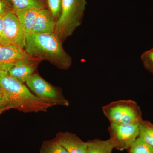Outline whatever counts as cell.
I'll return each instance as SVG.
<instances>
[{
	"mask_svg": "<svg viewBox=\"0 0 153 153\" xmlns=\"http://www.w3.org/2000/svg\"><path fill=\"white\" fill-rule=\"evenodd\" d=\"M0 90L8 109L24 113L46 112L52 105L38 98L24 83L0 69Z\"/></svg>",
	"mask_w": 153,
	"mask_h": 153,
	"instance_id": "6da1fadb",
	"label": "cell"
},
{
	"mask_svg": "<svg viewBox=\"0 0 153 153\" xmlns=\"http://www.w3.org/2000/svg\"><path fill=\"white\" fill-rule=\"evenodd\" d=\"M62 43L55 33H30L26 36L25 50L33 57L47 60L60 69L67 70L72 60Z\"/></svg>",
	"mask_w": 153,
	"mask_h": 153,
	"instance_id": "7a4b0ae2",
	"label": "cell"
},
{
	"mask_svg": "<svg viewBox=\"0 0 153 153\" xmlns=\"http://www.w3.org/2000/svg\"><path fill=\"white\" fill-rule=\"evenodd\" d=\"M86 4V0H62L61 15L55 31L62 43L82 24Z\"/></svg>",
	"mask_w": 153,
	"mask_h": 153,
	"instance_id": "3957f363",
	"label": "cell"
},
{
	"mask_svg": "<svg viewBox=\"0 0 153 153\" xmlns=\"http://www.w3.org/2000/svg\"><path fill=\"white\" fill-rule=\"evenodd\" d=\"M102 110L110 123L134 124L143 120L139 106L131 100L112 102L102 107Z\"/></svg>",
	"mask_w": 153,
	"mask_h": 153,
	"instance_id": "277c9868",
	"label": "cell"
},
{
	"mask_svg": "<svg viewBox=\"0 0 153 153\" xmlns=\"http://www.w3.org/2000/svg\"><path fill=\"white\" fill-rule=\"evenodd\" d=\"M26 83L37 97L52 106L69 105V102L64 97L61 89L47 82L39 74L34 73L27 80Z\"/></svg>",
	"mask_w": 153,
	"mask_h": 153,
	"instance_id": "5b68a950",
	"label": "cell"
},
{
	"mask_svg": "<svg viewBox=\"0 0 153 153\" xmlns=\"http://www.w3.org/2000/svg\"><path fill=\"white\" fill-rule=\"evenodd\" d=\"M4 29L0 38V44H10L25 49L26 45V35L14 11L4 16Z\"/></svg>",
	"mask_w": 153,
	"mask_h": 153,
	"instance_id": "8992f818",
	"label": "cell"
},
{
	"mask_svg": "<svg viewBox=\"0 0 153 153\" xmlns=\"http://www.w3.org/2000/svg\"><path fill=\"white\" fill-rule=\"evenodd\" d=\"M140 124L119 125L110 123L108 131L114 149L122 151L128 149L138 137Z\"/></svg>",
	"mask_w": 153,
	"mask_h": 153,
	"instance_id": "52a82bcc",
	"label": "cell"
},
{
	"mask_svg": "<svg viewBox=\"0 0 153 153\" xmlns=\"http://www.w3.org/2000/svg\"><path fill=\"white\" fill-rule=\"evenodd\" d=\"M37 57L29 55L25 49L10 44H0V69L7 71L12 65L22 60Z\"/></svg>",
	"mask_w": 153,
	"mask_h": 153,
	"instance_id": "ba28073f",
	"label": "cell"
},
{
	"mask_svg": "<svg viewBox=\"0 0 153 153\" xmlns=\"http://www.w3.org/2000/svg\"><path fill=\"white\" fill-rule=\"evenodd\" d=\"M40 58L22 60L14 63L9 68V74L19 82L24 83L34 74L39 62Z\"/></svg>",
	"mask_w": 153,
	"mask_h": 153,
	"instance_id": "9c48e42d",
	"label": "cell"
},
{
	"mask_svg": "<svg viewBox=\"0 0 153 153\" xmlns=\"http://www.w3.org/2000/svg\"><path fill=\"white\" fill-rule=\"evenodd\" d=\"M56 22V20L48 9H42L39 11L37 15L31 33H55Z\"/></svg>",
	"mask_w": 153,
	"mask_h": 153,
	"instance_id": "30bf717a",
	"label": "cell"
},
{
	"mask_svg": "<svg viewBox=\"0 0 153 153\" xmlns=\"http://www.w3.org/2000/svg\"><path fill=\"white\" fill-rule=\"evenodd\" d=\"M55 138L68 153H87V143L83 142L75 134L60 132Z\"/></svg>",
	"mask_w": 153,
	"mask_h": 153,
	"instance_id": "8fae6325",
	"label": "cell"
},
{
	"mask_svg": "<svg viewBox=\"0 0 153 153\" xmlns=\"http://www.w3.org/2000/svg\"><path fill=\"white\" fill-rule=\"evenodd\" d=\"M40 10L36 7H28L14 12L25 30L26 36L32 32L36 17Z\"/></svg>",
	"mask_w": 153,
	"mask_h": 153,
	"instance_id": "7c38bea8",
	"label": "cell"
},
{
	"mask_svg": "<svg viewBox=\"0 0 153 153\" xmlns=\"http://www.w3.org/2000/svg\"><path fill=\"white\" fill-rule=\"evenodd\" d=\"M87 153H111L114 149L112 140L109 139L102 140L98 139L87 142Z\"/></svg>",
	"mask_w": 153,
	"mask_h": 153,
	"instance_id": "4fadbf2b",
	"label": "cell"
},
{
	"mask_svg": "<svg viewBox=\"0 0 153 153\" xmlns=\"http://www.w3.org/2000/svg\"><path fill=\"white\" fill-rule=\"evenodd\" d=\"M14 12L28 7H36L42 10L45 9L44 0H9Z\"/></svg>",
	"mask_w": 153,
	"mask_h": 153,
	"instance_id": "5bb4252c",
	"label": "cell"
},
{
	"mask_svg": "<svg viewBox=\"0 0 153 153\" xmlns=\"http://www.w3.org/2000/svg\"><path fill=\"white\" fill-rule=\"evenodd\" d=\"M138 137L153 147V124L143 120L140 124Z\"/></svg>",
	"mask_w": 153,
	"mask_h": 153,
	"instance_id": "9a60e30c",
	"label": "cell"
},
{
	"mask_svg": "<svg viewBox=\"0 0 153 153\" xmlns=\"http://www.w3.org/2000/svg\"><path fill=\"white\" fill-rule=\"evenodd\" d=\"M40 153H68L57 139L45 141L40 149Z\"/></svg>",
	"mask_w": 153,
	"mask_h": 153,
	"instance_id": "2e32d148",
	"label": "cell"
},
{
	"mask_svg": "<svg viewBox=\"0 0 153 153\" xmlns=\"http://www.w3.org/2000/svg\"><path fill=\"white\" fill-rule=\"evenodd\" d=\"M128 150V153H153V147L139 137Z\"/></svg>",
	"mask_w": 153,
	"mask_h": 153,
	"instance_id": "e0dca14e",
	"label": "cell"
},
{
	"mask_svg": "<svg viewBox=\"0 0 153 153\" xmlns=\"http://www.w3.org/2000/svg\"><path fill=\"white\" fill-rule=\"evenodd\" d=\"M62 2V0H46L48 9L56 22L61 15Z\"/></svg>",
	"mask_w": 153,
	"mask_h": 153,
	"instance_id": "ac0fdd59",
	"label": "cell"
},
{
	"mask_svg": "<svg viewBox=\"0 0 153 153\" xmlns=\"http://www.w3.org/2000/svg\"><path fill=\"white\" fill-rule=\"evenodd\" d=\"M141 60L145 69L153 74V47L143 52Z\"/></svg>",
	"mask_w": 153,
	"mask_h": 153,
	"instance_id": "d6986e66",
	"label": "cell"
},
{
	"mask_svg": "<svg viewBox=\"0 0 153 153\" xmlns=\"http://www.w3.org/2000/svg\"><path fill=\"white\" fill-rule=\"evenodd\" d=\"M11 11L13 10L9 0H0V16H4Z\"/></svg>",
	"mask_w": 153,
	"mask_h": 153,
	"instance_id": "ffe728a7",
	"label": "cell"
},
{
	"mask_svg": "<svg viewBox=\"0 0 153 153\" xmlns=\"http://www.w3.org/2000/svg\"><path fill=\"white\" fill-rule=\"evenodd\" d=\"M4 29V16H0V38L2 35Z\"/></svg>",
	"mask_w": 153,
	"mask_h": 153,
	"instance_id": "44dd1931",
	"label": "cell"
},
{
	"mask_svg": "<svg viewBox=\"0 0 153 153\" xmlns=\"http://www.w3.org/2000/svg\"><path fill=\"white\" fill-rule=\"evenodd\" d=\"M3 109H5L7 110L8 109L6 106V105L5 104L4 102L1 93H0V110Z\"/></svg>",
	"mask_w": 153,
	"mask_h": 153,
	"instance_id": "7402d4cb",
	"label": "cell"
},
{
	"mask_svg": "<svg viewBox=\"0 0 153 153\" xmlns=\"http://www.w3.org/2000/svg\"><path fill=\"white\" fill-rule=\"evenodd\" d=\"M6 111V110H5V109L1 110H0V114H1L3 112H4V111Z\"/></svg>",
	"mask_w": 153,
	"mask_h": 153,
	"instance_id": "603a6c76",
	"label": "cell"
},
{
	"mask_svg": "<svg viewBox=\"0 0 153 153\" xmlns=\"http://www.w3.org/2000/svg\"><path fill=\"white\" fill-rule=\"evenodd\" d=\"M0 93H1V90H0Z\"/></svg>",
	"mask_w": 153,
	"mask_h": 153,
	"instance_id": "cb8c5ba5",
	"label": "cell"
}]
</instances>
